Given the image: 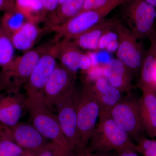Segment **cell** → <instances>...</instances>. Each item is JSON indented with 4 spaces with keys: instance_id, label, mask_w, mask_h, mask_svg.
I'll return each instance as SVG.
<instances>
[{
    "instance_id": "4",
    "label": "cell",
    "mask_w": 156,
    "mask_h": 156,
    "mask_svg": "<svg viewBox=\"0 0 156 156\" xmlns=\"http://www.w3.org/2000/svg\"><path fill=\"white\" fill-rule=\"evenodd\" d=\"M100 114V107L92 92L90 81L86 80L79 90L77 105L79 151L87 149Z\"/></svg>"
},
{
    "instance_id": "28",
    "label": "cell",
    "mask_w": 156,
    "mask_h": 156,
    "mask_svg": "<svg viewBox=\"0 0 156 156\" xmlns=\"http://www.w3.org/2000/svg\"><path fill=\"white\" fill-rule=\"evenodd\" d=\"M113 30L108 31L101 37L98 44L97 51L105 50L111 42L118 40L116 32L115 30L112 31Z\"/></svg>"
},
{
    "instance_id": "9",
    "label": "cell",
    "mask_w": 156,
    "mask_h": 156,
    "mask_svg": "<svg viewBox=\"0 0 156 156\" xmlns=\"http://www.w3.org/2000/svg\"><path fill=\"white\" fill-rule=\"evenodd\" d=\"M51 50L60 64L76 73L80 70L89 71L93 66V60L90 56L82 52L71 40L56 41L52 44Z\"/></svg>"
},
{
    "instance_id": "39",
    "label": "cell",
    "mask_w": 156,
    "mask_h": 156,
    "mask_svg": "<svg viewBox=\"0 0 156 156\" xmlns=\"http://www.w3.org/2000/svg\"><path fill=\"white\" fill-rule=\"evenodd\" d=\"M10 1L11 2V3L14 5V3H15V0H10Z\"/></svg>"
},
{
    "instance_id": "17",
    "label": "cell",
    "mask_w": 156,
    "mask_h": 156,
    "mask_svg": "<svg viewBox=\"0 0 156 156\" xmlns=\"http://www.w3.org/2000/svg\"><path fill=\"white\" fill-rule=\"evenodd\" d=\"M90 82L100 107V115H109L112 109L122 98V93L112 86L102 75L98 76L93 82Z\"/></svg>"
},
{
    "instance_id": "19",
    "label": "cell",
    "mask_w": 156,
    "mask_h": 156,
    "mask_svg": "<svg viewBox=\"0 0 156 156\" xmlns=\"http://www.w3.org/2000/svg\"><path fill=\"white\" fill-rule=\"evenodd\" d=\"M150 41V46L146 51L145 56L143 62L140 79L136 87L143 86L153 87L156 86L154 81V71L156 65V29L149 36Z\"/></svg>"
},
{
    "instance_id": "30",
    "label": "cell",
    "mask_w": 156,
    "mask_h": 156,
    "mask_svg": "<svg viewBox=\"0 0 156 156\" xmlns=\"http://www.w3.org/2000/svg\"><path fill=\"white\" fill-rule=\"evenodd\" d=\"M108 1L109 0H85L83 8L80 13L100 8L105 5Z\"/></svg>"
},
{
    "instance_id": "1",
    "label": "cell",
    "mask_w": 156,
    "mask_h": 156,
    "mask_svg": "<svg viewBox=\"0 0 156 156\" xmlns=\"http://www.w3.org/2000/svg\"><path fill=\"white\" fill-rule=\"evenodd\" d=\"M128 149L137 151L136 144L111 117L100 115L86 150L97 153Z\"/></svg>"
},
{
    "instance_id": "24",
    "label": "cell",
    "mask_w": 156,
    "mask_h": 156,
    "mask_svg": "<svg viewBox=\"0 0 156 156\" xmlns=\"http://www.w3.org/2000/svg\"><path fill=\"white\" fill-rule=\"evenodd\" d=\"M15 50L11 37L0 24V68L2 71L8 68L14 60Z\"/></svg>"
},
{
    "instance_id": "12",
    "label": "cell",
    "mask_w": 156,
    "mask_h": 156,
    "mask_svg": "<svg viewBox=\"0 0 156 156\" xmlns=\"http://www.w3.org/2000/svg\"><path fill=\"white\" fill-rule=\"evenodd\" d=\"M129 0H109L103 6L79 13L68 22L69 29L75 35H79L102 21L112 11Z\"/></svg>"
},
{
    "instance_id": "7",
    "label": "cell",
    "mask_w": 156,
    "mask_h": 156,
    "mask_svg": "<svg viewBox=\"0 0 156 156\" xmlns=\"http://www.w3.org/2000/svg\"><path fill=\"white\" fill-rule=\"evenodd\" d=\"M109 116L127 133L134 143L144 136L139 100L131 94L123 97L109 113Z\"/></svg>"
},
{
    "instance_id": "16",
    "label": "cell",
    "mask_w": 156,
    "mask_h": 156,
    "mask_svg": "<svg viewBox=\"0 0 156 156\" xmlns=\"http://www.w3.org/2000/svg\"><path fill=\"white\" fill-rule=\"evenodd\" d=\"M134 75L130 69L117 58L110 59L102 71V76L106 80L122 93L133 89Z\"/></svg>"
},
{
    "instance_id": "18",
    "label": "cell",
    "mask_w": 156,
    "mask_h": 156,
    "mask_svg": "<svg viewBox=\"0 0 156 156\" xmlns=\"http://www.w3.org/2000/svg\"><path fill=\"white\" fill-rule=\"evenodd\" d=\"M115 19L105 18L71 41L80 49L89 51H97L101 38L108 31L113 29Z\"/></svg>"
},
{
    "instance_id": "33",
    "label": "cell",
    "mask_w": 156,
    "mask_h": 156,
    "mask_svg": "<svg viewBox=\"0 0 156 156\" xmlns=\"http://www.w3.org/2000/svg\"><path fill=\"white\" fill-rule=\"evenodd\" d=\"M116 152V156H139L136 151L130 149L123 150Z\"/></svg>"
},
{
    "instance_id": "13",
    "label": "cell",
    "mask_w": 156,
    "mask_h": 156,
    "mask_svg": "<svg viewBox=\"0 0 156 156\" xmlns=\"http://www.w3.org/2000/svg\"><path fill=\"white\" fill-rule=\"evenodd\" d=\"M8 136L26 151L37 154L48 143L32 124L19 122L9 127Z\"/></svg>"
},
{
    "instance_id": "25",
    "label": "cell",
    "mask_w": 156,
    "mask_h": 156,
    "mask_svg": "<svg viewBox=\"0 0 156 156\" xmlns=\"http://www.w3.org/2000/svg\"><path fill=\"white\" fill-rule=\"evenodd\" d=\"M36 154L26 151L8 136H0V156H19Z\"/></svg>"
},
{
    "instance_id": "21",
    "label": "cell",
    "mask_w": 156,
    "mask_h": 156,
    "mask_svg": "<svg viewBox=\"0 0 156 156\" xmlns=\"http://www.w3.org/2000/svg\"><path fill=\"white\" fill-rule=\"evenodd\" d=\"M85 0H66L58 9L46 17V28L61 25L81 12Z\"/></svg>"
},
{
    "instance_id": "34",
    "label": "cell",
    "mask_w": 156,
    "mask_h": 156,
    "mask_svg": "<svg viewBox=\"0 0 156 156\" xmlns=\"http://www.w3.org/2000/svg\"><path fill=\"white\" fill-rule=\"evenodd\" d=\"M119 41H118V40L113 41L107 46L105 50L111 53L116 52L118 48H119Z\"/></svg>"
},
{
    "instance_id": "29",
    "label": "cell",
    "mask_w": 156,
    "mask_h": 156,
    "mask_svg": "<svg viewBox=\"0 0 156 156\" xmlns=\"http://www.w3.org/2000/svg\"><path fill=\"white\" fill-rule=\"evenodd\" d=\"M40 1L41 3L46 18L56 11L59 6V0H40Z\"/></svg>"
},
{
    "instance_id": "32",
    "label": "cell",
    "mask_w": 156,
    "mask_h": 156,
    "mask_svg": "<svg viewBox=\"0 0 156 156\" xmlns=\"http://www.w3.org/2000/svg\"><path fill=\"white\" fill-rule=\"evenodd\" d=\"M68 156H105L97 154L96 153H92L88 151L87 150L80 151H76L71 153Z\"/></svg>"
},
{
    "instance_id": "8",
    "label": "cell",
    "mask_w": 156,
    "mask_h": 156,
    "mask_svg": "<svg viewBox=\"0 0 156 156\" xmlns=\"http://www.w3.org/2000/svg\"><path fill=\"white\" fill-rule=\"evenodd\" d=\"M79 91L75 85L55 107L59 126L73 152L80 151L77 114Z\"/></svg>"
},
{
    "instance_id": "6",
    "label": "cell",
    "mask_w": 156,
    "mask_h": 156,
    "mask_svg": "<svg viewBox=\"0 0 156 156\" xmlns=\"http://www.w3.org/2000/svg\"><path fill=\"white\" fill-rule=\"evenodd\" d=\"M114 29L119 41V48L116 52L117 58L130 69L134 75H140L146 52L142 43L119 19H115Z\"/></svg>"
},
{
    "instance_id": "3",
    "label": "cell",
    "mask_w": 156,
    "mask_h": 156,
    "mask_svg": "<svg viewBox=\"0 0 156 156\" xmlns=\"http://www.w3.org/2000/svg\"><path fill=\"white\" fill-rule=\"evenodd\" d=\"M26 108L29 113L32 124L50 142L73 152L59 126L56 115L43 99L26 98Z\"/></svg>"
},
{
    "instance_id": "10",
    "label": "cell",
    "mask_w": 156,
    "mask_h": 156,
    "mask_svg": "<svg viewBox=\"0 0 156 156\" xmlns=\"http://www.w3.org/2000/svg\"><path fill=\"white\" fill-rule=\"evenodd\" d=\"M51 46L39 60L23 87L27 98L43 99L46 84L58 64Z\"/></svg>"
},
{
    "instance_id": "27",
    "label": "cell",
    "mask_w": 156,
    "mask_h": 156,
    "mask_svg": "<svg viewBox=\"0 0 156 156\" xmlns=\"http://www.w3.org/2000/svg\"><path fill=\"white\" fill-rule=\"evenodd\" d=\"M71 153V152L50 141L37 154V156H68Z\"/></svg>"
},
{
    "instance_id": "14",
    "label": "cell",
    "mask_w": 156,
    "mask_h": 156,
    "mask_svg": "<svg viewBox=\"0 0 156 156\" xmlns=\"http://www.w3.org/2000/svg\"><path fill=\"white\" fill-rule=\"evenodd\" d=\"M26 98L20 91H5L0 95V122L8 127L19 122L26 108Z\"/></svg>"
},
{
    "instance_id": "35",
    "label": "cell",
    "mask_w": 156,
    "mask_h": 156,
    "mask_svg": "<svg viewBox=\"0 0 156 156\" xmlns=\"http://www.w3.org/2000/svg\"><path fill=\"white\" fill-rule=\"evenodd\" d=\"M8 131L9 127L0 122V136H8Z\"/></svg>"
},
{
    "instance_id": "22",
    "label": "cell",
    "mask_w": 156,
    "mask_h": 156,
    "mask_svg": "<svg viewBox=\"0 0 156 156\" xmlns=\"http://www.w3.org/2000/svg\"><path fill=\"white\" fill-rule=\"evenodd\" d=\"M14 6L29 21L37 24L45 20L46 17L40 0H15Z\"/></svg>"
},
{
    "instance_id": "26",
    "label": "cell",
    "mask_w": 156,
    "mask_h": 156,
    "mask_svg": "<svg viewBox=\"0 0 156 156\" xmlns=\"http://www.w3.org/2000/svg\"><path fill=\"white\" fill-rule=\"evenodd\" d=\"M137 152L143 156H156V140L141 137L136 142Z\"/></svg>"
},
{
    "instance_id": "23",
    "label": "cell",
    "mask_w": 156,
    "mask_h": 156,
    "mask_svg": "<svg viewBox=\"0 0 156 156\" xmlns=\"http://www.w3.org/2000/svg\"><path fill=\"white\" fill-rule=\"evenodd\" d=\"M28 21L21 12L14 9L3 13L0 18V24L3 29L11 37Z\"/></svg>"
},
{
    "instance_id": "37",
    "label": "cell",
    "mask_w": 156,
    "mask_h": 156,
    "mask_svg": "<svg viewBox=\"0 0 156 156\" xmlns=\"http://www.w3.org/2000/svg\"><path fill=\"white\" fill-rule=\"evenodd\" d=\"M59 5H61L62 3L64 2H65L66 0H59Z\"/></svg>"
},
{
    "instance_id": "5",
    "label": "cell",
    "mask_w": 156,
    "mask_h": 156,
    "mask_svg": "<svg viewBox=\"0 0 156 156\" xmlns=\"http://www.w3.org/2000/svg\"><path fill=\"white\" fill-rule=\"evenodd\" d=\"M122 16L139 40L148 38L155 29L156 9L145 0H129L122 5Z\"/></svg>"
},
{
    "instance_id": "2",
    "label": "cell",
    "mask_w": 156,
    "mask_h": 156,
    "mask_svg": "<svg viewBox=\"0 0 156 156\" xmlns=\"http://www.w3.org/2000/svg\"><path fill=\"white\" fill-rule=\"evenodd\" d=\"M51 46L49 44L42 45L21 56H15L9 67L0 73V91H20L39 60Z\"/></svg>"
},
{
    "instance_id": "11",
    "label": "cell",
    "mask_w": 156,
    "mask_h": 156,
    "mask_svg": "<svg viewBox=\"0 0 156 156\" xmlns=\"http://www.w3.org/2000/svg\"><path fill=\"white\" fill-rule=\"evenodd\" d=\"M77 73L60 63L50 76L44 91L43 100L52 110L62 98L75 85Z\"/></svg>"
},
{
    "instance_id": "36",
    "label": "cell",
    "mask_w": 156,
    "mask_h": 156,
    "mask_svg": "<svg viewBox=\"0 0 156 156\" xmlns=\"http://www.w3.org/2000/svg\"><path fill=\"white\" fill-rule=\"evenodd\" d=\"M145 1L156 9V0H145Z\"/></svg>"
},
{
    "instance_id": "38",
    "label": "cell",
    "mask_w": 156,
    "mask_h": 156,
    "mask_svg": "<svg viewBox=\"0 0 156 156\" xmlns=\"http://www.w3.org/2000/svg\"><path fill=\"white\" fill-rule=\"evenodd\" d=\"M19 156H36L34 154H28V155H21Z\"/></svg>"
},
{
    "instance_id": "20",
    "label": "cell",
    "mask_w": 156,
    "mask_h": 156,
    "mask_svg": "<svg viewBox=\"0 0 156 156\" xmlns=\"http://www.w3.org/2000/svg\"><path fill=\"white\" fill-rule=\"evenodd\" d=\"M46 29L39 28L36 23L27 21L11 37L15 50L25 53L33 49L42 33Z\"/></svg>"
},
{
    "instance_id": "31",
    "label": "cell",
    "mask_w": 156,
    "mask_h": 156,
    "mask_svg": "<svg viewBox=\"0 0 156 156\" xmlns=\"http://www.w3.org/2000/svg\"><path fill=\"white\" fill-rule=\"evenodd\" d=\"M15 9V6L10 0H0V12H4Z\"/></svg>"
},
{
    "instance_id": "15",
    "label": "cell",
    "mask_w": 156,
    "mask_h": 156,
    "mask_svg": "<svg viewBox=\"0 0 156 156\" xmlns=\"http://www.w3.org/2000/svg\"><path fill=\"white\" fill-rule=\"evenodd\" d=\"M142 92L139 99L140 112L144 132L151 139L156 137V88L138 87Z\"/></svg>"
}]
</instances>
